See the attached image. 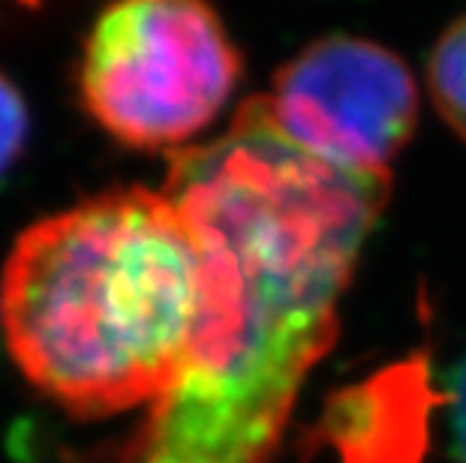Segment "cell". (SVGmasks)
<instances>
[{"label":"cell","instance_id":"obj_1","mask_svg":"<svg viewBox=\"0 0 466 463\" xmlns=\"http://www.w3.org/2000/svg\"><path fill=\"white\" fill-rule=\"evenodd\" d=\"M166 156L160 190L199 238L205 307L181 379L115 463H274L307 377L337 340L391 175L301 151L265 94L223 136Z\"/></svg>","mask_w":466,"mask_h":463},{"label":"cell","instance_id":"obj_2","mask_svg":"<svg viewBox=\"0 0 466 463\" xmlns=\"http://www.w3.org/2000/svg\"><path fill=\"white\" fill-rule=\"evenodd\" d=\"M205 307L193 226L133 184L18 235L0 277V334L27 382L78 418L154 407L181 379Z\"/></svg>","mask_w":466,"mask_h":463},{"label":"cell","instance_id":"obj_3","mask_svg":"<svg viewBox=\"0 0 466 463\" xmlns=\"http://www.w3.org/2000/svg\"><path fill=\"white\" fill-rule=\"evenodd\" d=\"M241 70V55L211 6L130 0L94 22L78 94L115 142L172 154L223 112Z\"/></svg>","mask_w":466,"mask_h":463},{"label":"cell","instance_id":"obj_4","mask_svg":"<svg viewBox=\"0 0 466 463\" xmlns=\"http://www.w3.org/2000/svg\"><path fill=\"white\" fill-rule=\"evenodd\" d=\"M265 100L301 151L359 175H389L419 121L410 66L359 36L310 43L277 70Z\"/></svg>","mask_w":466,"mask_h":463},{"label":"cell","instance_id":"obj_5","mask_svg":"<svg viewBox=\"0 0 466 463\" xmlns=\"http://www.w3.org/2000/svg\"><path fill=\"white\" fill-rule=\"evenodd\" d=\"M428 85L436 112L466 142V15L451 22L436 39L428 64Z\"/></svg>","mask_w":466,"mask_h":463},{"label":"cell","instance_id":"obj_6","mask_svg":"<svg viewBox=\"0 0 466 463\" xmlns=\"http://www.w3.org/2000/svg\"><path fill=\"white\" fill-rule=\"evenodd\" d=\"M27 106L18 87L0 73V175L18 160L27 142Z\"/></svg>","mask_w":466,"mask_h":463},{"label":"cell","instance_id":"obj_7","mask_svg":"<svg viewBox=\"0 0 466 463\" xmlns=\"http://www.w3.org/2000/svg\"><path fill=\"white\" fill-rule=\"evenodd\" d=\"M449 421H451V446L461 463H466V356L451 373L449 394Z\"/></svg>","mask_w":466,"mask_h":463}]
</instances>
